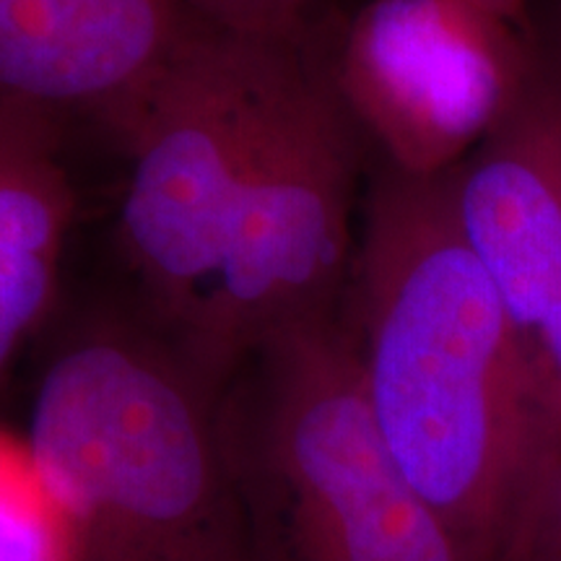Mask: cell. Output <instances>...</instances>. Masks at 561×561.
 I'll return each mask as SVG.
<instances>
[{"label": "cell", "instance_id": "6da1fadb", "mask_svg": "<svg viewBox=\"0 0 561 561\" xmlns=\"http://www.w3.org/2000/svg\"><path fill=\"white\" fill-rule=\"evenodd\" d=\"M371 416L468 561H538L561 473V409L462 234L450 172L385 164L351 271Z\"/></svg>", "mask_w": 561, "mask_h": 561}, {"label": "cell", "instance_id": "7a4b0ae2", "mask_svg": "<svg viewBox=\"0 0 561 561\" xmlns=\"http://www.w3.org/2000/svg\"><path fill=\"white\" fill-rule=\"evenodd\" d=\"M50 328L24 439L73 561H261L224 439L227 385L138 299Z\"/></svg>", "mask_w": 561, "mask_h": 561}, {"label": "cell", "instance_id": "3957f363", "mask_svg": "<svg viewBox=\"0 0 561 561\" xmlns=\"http://www.w3.org/2000/svg\"><path fill=\"white\" fill-rule=\"evenodd\" d=\"M221 424L261 561H468L385 445L341 312L252 351Z\"/></svg>", "mask_w": 561, "mask_h": 561}, {"label": "cell", "instance_id": "277c9868", "mask_svg": "<svg viewBox=\"0 0 561 561\" xmlns=\"http://www.w3.org/2000/svg\"><path fill=\"white\" fill-rule=\"evenodd\" d=\"M364 136L310 34L273 87L187 351L221 385L286 328L339 314L354 271L351 231Z\"/></svg>", "mask_w": 561, "mask_h": 561}, {"label": "cell", "instance_id": "5b68a950", "mask_svg": "<svg viewBox=\"0 0 561 561\" xmlns=\"http://www.w3.org/2000/svg\"><path fill=\"white\" fill-rule=\"evenodd\" d=\"M291 47L195 16L117 140L128 153L117 248L136 299L180 341L214 289L252 140Z\"/></svg>", "mask_w": 561, "mask_h": 561}, {"label": "cell", "instance_id": "8992f818", "mask_svg": "<svg viewBox=\"0 0 561 561\" xmlns=\"http://www.w3.org/2000/svg\"><path fill=\"white\" fill-rule=\"evenodd\" d=\"M322 62L385 164L437 178L515 102L528 32L468 0H369Z\"/></svg>", "mask_w": 561, "mask_h": 561}, {"label": "cell", "instance_id": "52a82bcc", "mask_svg": "<svg viewBox=\"0 0 561 561\" xmlns=\"http://www.w3.org/2000/svg\"><path fill=\"white\" fill-rule=\"evenodd\" d=\"M193 21L185 0H0V100L121 140Z\"/></svg>", "mask_w": 561, "mask_h": 561}, {"label": "cell", "instance_id": "ba28073f", "mask_svg": "<svg viewBox=\"0 0 561 561\" xmlns=\"http://www.w3.org/2000/svg\"><path fill=\"white\" fill-rule=\"evenodd\" d=\"M76 210L66 121L0 100V388L58 314Z\"/></svg>", "mask_w": 561, "mask_h": 561}, {"label": "cell", "instance_id": "9c48e42d", "mask_svg": "<svg viewBox=\"0 0 561 561\" xmlns=\"http://www.w3.org/2000/svg\"><path fill=\"white\" fill-rule=\"evenodd\" d=\"M0 561H73V536L26 445L0 432Z\"/></svg>", "mask_w": 561, "mask_h": 561}, {"label": "cell", "instance_id": "30bf717a", "mask_svg": "<svg viewBox=\"0 0 561 561\" xmlns=\"http://www.w3.org/2000/svg\"><path fill=\"white\" fill-rule=\"evenodd\" d=\"M195 16L237 37L299 45L310 34L314 0H185Z\"/></svg>", "mask_w": 561, "mask_h": 561}, {"label": "cell", "instance_id": "8fae6325", "mask_svg": "<svg viewBox=\"0 0 561 561\" xmlns=\"http://www.w3.org/2000/svg\"><path fill=\"white\" fill-rule=\"evenodd\" d=\"M538 561H561V473L557 486H553L549 510H546Z\"/></svg>", "mask_w": 561, "mask_h": 561}, {"label": "cell", "instance_id": "7c38bea8", "mask_svg": "<svg viewBox=\"0 0 561 561\" xmlns=\"http://www.w3.org/2000/svg\"><path fill=\"white\" fill-rule=\"evenodd\" d=\"M468 3L479 5V9L510 21V24L520 26V30L528 26V19H525L528 16V0H468Z\"/></svg>", "mask_w": 561, "mask_h": 561}]
</instances>
